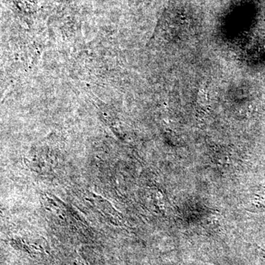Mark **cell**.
<instances>
[{
    "label": "cell",
    "instance_id": "6da1fadb",
    "mask_svg": "<svg viewBox=\"0 0 265 265\" xmlns=\"http://www.w3.org/2000/svg\"><path fill=\"white\" fill-rule=\"evenodd\" d=\"M209 99L205 90H201L198 92L196 99V109L199 112H207L209 109Z\"/></svg>",
    "mask_w": 265,
    "mask_h": 265
}]
</instances>
